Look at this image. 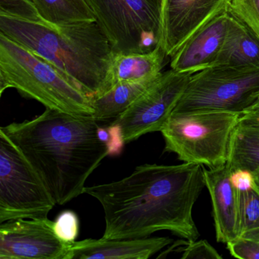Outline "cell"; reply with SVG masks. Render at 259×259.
I'll list each match as a JSON object with an SVG mask.
<instances>
[{
    "mask_svg": "<svg viewBox=\"0 0 259 259\" xmlns=\"http://www.w3.org/2000/svg\"><path fill=\"white\" fill-rule=\"evenodd\" d=\"M205 186L201 165L146 163L119 181L85 187L84 193L104 209V239H139L166 230L190 242L199 237L192 209Z\"/></svg>",
    "mask_w": 259,
    "mask_h": 259,
    "instance_id": "6da1fadb",
    "label": "cell"
},
{
    "mask_svg": "<svg viewBox=\"0 0 259 259\" xmlns=\"http://www.w3.org/2000/svg\"><path fill=\"white\" fill-rule=\"evenodd\" d=\"M92 116H74L46 108L32 120L1 127L48 188L63 205L84 193L91 174L109 156Z\"/></svg>",
    "mask_w": 259,
    "mask_h": 259,
    "instance_id": "7a4b0ae2",
    "label": "cell"
},
{
    "mask_svg": "<svg viewBox=\"0 0 259 259\" xmlns=\"http://www.w3.org/2000/svg\"><path fill=\"white\" fill-rule=\"evenodd\" d=\"M0 33L40 56L91 98L111 89L113 51L96 21L54 25L0 15Z\"/></svg>",
    "mask_w": 259,
    "mask_h": 259,
    "instance_id": "3957f363",
    "label": "cell"
},
{
    "mask_svg": "<svg viewBox=\"0 0 259 259\" xmlns=\"http://www.w3.org/2000/svg\"><path fill=\"white\" fill-rule=\"evenodd\" d=\"M10 88L46 108L74 116L94 113L91 97L40 56L0 33V94Z\"/></svg>",
    "mask_w": 259,
    "mask_h": 259,
    "instance_id": "277c9868",
    "label": "cell"
},
{
    "mask_svg": "<svg viewBox=\"0 0 259 259\" xmlns=\"http://www.w3.org/2000/svg\"><path fill=\"white\" fill-rule=\"evenodd\" d=\"M240 117L226 111L172 112L160 132L165 151L175 153L184 163L210 169L223 166Z\"/></svg>",
    "mask_w": 259,
    "mask_h": 259,
    "instance_id": "5b68a950",
    "label": "cell"
},
{
    "mask_svg": "<svg viewBox=\"0 0 259 259\" xmlns=\"http://www.w3.org/2000/svg\"><path fill=\"white\" fill-rule=\"evenodd\" d=\"M259 96V67L210 66L191 75L172 112L226 111L242 116Z\"/></svg>",
    "mask_w": 259,
    "mask_h": 259,
    "instance_id": "8992f818",
    "label": "cell"
},
{
    "mask_svg": "<svg viewBox=\"0 0 259 259\" xmlns=\"http://www.w3.org/2000/svg\"><path fill=\"white\" fill-rule=\"evenodd\" d=\"M113 53L144 54L158 46L162 0H84Z\"/></svg>",
    "mask_w": 259,
    "mask_h": 259,
    "instance_id": "52a82bcc",
    "label": "cell"
},
{
    "mask_svg": "<svg viewBox=\"0 0 259 259\" xmlns=\"http://www.w3.org/2000/svg\"><path fill=\"white\" fill-rule=\"evenodd\" d=\"M56 204L35 169L0 131V223L48 218Z\"/></svg>",
    "mask_w": 259,
    "mask_h": 259,
    "instance_id": "ba28073f",
    "label": "cell"
},
{
    "mask_svg": "<svg viewBox=\"0 0 259 259\" xmlns=\"http://www.w3.org/2000/svg\"><path fill=\"white\" fill-rule=\"evenodd\" d=\"M192 75L172 69L163 72L126 111L111 121L120 127L125 143L148 133L161 132Z\"/></svg>",
    "mask_w": 259,
    "mask_h": 259,
    "instance_id": "9c48e42d",
    "label": "cell"
},
{
    "mask_svg": "<svg viewBox=\"0 0 259 259\" xmlns=\"http://www.w3.org/2000/svg\"><path fill=\"white\" fill-rule=\"evenodd\" d=\"M71 245L57 236L48 218L0 224V259H67Z\"/></svg>",
    "mask_w": 259,
    "mask_h": 259,
    "instance_id": "30bf717a",
    "label": "cell"
},
{
    "mask_svg": "<svg viewBox=\"0 0 259 259\" xmlns=\"http://www.w3.org/2000/svg\"><path fill=\"white\" fill-rule=\"evenodd\" d=\"M229 0H162L161 29L158 46L166 57L203 25L227 8Z\"/></svg>",
    "mask_w": 259,
    "mask_h": 259,
    "instance_id": "8fae6325",
    "label": "cell"
},
{
    "mask_svg": "<svg viewBox=\"0 0 259 259\" xmlns=\"http://www.w3.org/2000/svg\"><path fill=\"white\" fill-rule=\"evenodd\" d=\"M227 8L220 12L170 57V68L178 72L195 73L213 66L227 34Z\"/></svg>",
    "mask_w": 259,
    "mask_h": 259,
    "instance_id": "7c38bea8",
    "label": "cell"
},
{
    "mask_svg": "<svg viewBox=\"0 0 259 259\" xmlns=\"http://www.w3.org/2000/svg\"><path fill=\"white\" fill-rule=\"evenodd\" d=\"M172 242L168 237L87 239L72 243L67 259H148Z\"/></svg>",
    "mask_w": 259,
    "mask_h": 259,
    "instance_id": "4fadbf2b",
    "label": "cell"
},
{
    "mask_svg": "<svg viewBox=\"0 0 259 259\" xmlns=\"http://www.w3.org/2000/svg\"><path fill=\"white\" fill-rule=\"evenodd\" d=\"M203 169L206 187L211 197L217 239L227 244L239 236L237 192L232 184L227 163Z\"/></svg>",
    "mask_w": 259,
    "mask_h": 259,
    "instance_id": "5bb4252c",
    "label": "cell"
},
{
    "mask_svg": "<svg viewBox=\"0 0 259 259\" xmlns=\"http://www.w3.org/2000/svg\"><path fill=\"white\" fill-rule=\"evenodd\" d=\"M166 57L160 46L144 54L113 53L109 73L110 87L112 89L120 81L157 80L163 74L162 69Z\"/></svg>",
    "mask_w": 259,
    "mask_h": 259,
    "instance_id": "9a60e30c",
    "label": "cell"
},
{
    "mask_svg": "<svg viewBox=\"0 0 259 259\" xmlns=\"http://www.w3.org/2000/svg\"><path fill=\"white\" fill-rule=\"evenodd\" d=\"M212 66L259 67V39L230 15L225 39Z\"/></svg>",
    "mask_w": 259,
    "mask_h": 259,
    "instance_id": "2e32d148",
    "label": "cell"
},
{
    "mask_svg": "<svg viewBox=\"0 0 259 259\" xmlns=\"http://www.w3.org/2000/svg\"><path fill=\"white\" fill-rule=\"evenodd\" d=\"M227 165L230 170L259 172V121L241 116L232 136Z\"/></svg>",
    "mask_w": 259,
    "mask_h": 259,
    "instance_id": "e0dca14e",
    "label": "cell"
},
{
    "mask_svg": "<svg viewBox=\"0 0 259 259\" xmlns=\"http://www.w3.org/2000/svg\"><path fill=\"white\" fill-rule=\"evenodd\" d=\"M154 81H120L101 96L92 98L94 113L98 122H111L119 118Z\"/></svg>",
    "mask_w": 259,
    "mask_h": 259,
    "instance_id": "ac0fdd59",
    "label": "cell"
},
{
    "mask_svg": "<svg viewBox=\"0 0 259 259\" xmlns=\"http://www.w3.org/2000/svg\"><path fill=\"white\" fill-rule=\"evenodd\" d=\"M44 20L54 25L96 21L84 0H32Z\"/></svg>",
    "mask_w": 259,
    "mask_h": 259,
    "instance_id": "d6986e66",
    "label": "cell"
},
{
    "mask_svg": "<svg viewBox=\"0 0 259 259\" xmlns=\"http://www.w3.org/2000/svg\"><path fill=\"white\" fill-rule=\"evenodd\" d=\"M239 236L259 230V190L237 191Z\"/></svg>",
    "mask_w": 259,
    "mask_h": 259,
    "instance_id": "ffe728a7",
    "label": "cell"
},
{
    "mask_svg": "<svg viewBox=\"0 0 259 259\" xmlns=\"http://www.w3.org/2000/svg\"><path fill=\"white\" fill-rule=\"evenodd\" d=\"M227 13L259 39V0H229Z\"/></svg>",
    "mask_w": 259,
    "mask_h": 259,
    "instance_id": "44dd1931",
    "label": "cell"
},
{
    "mask_svg": "<svg viewBox=\"0 0 259 259\" xmlns=\"http://www.w3.org/2000/svg\"><path fill=\"white\" fill-rule=\"evenodd\" d=\"M0 15L29 22H45L32 0H0Z\"/></svg>",
    "mask_w": 259,
    "mask_h": 259,
    "instance_id": "7402d4cb",
    "label": "cell"
},
{
    "mask_svg": "<svg viewBox=\"0 0 259 259\" xmlns=\"http://www.w3.org/2000/svg\"><path fill=\"white\" fill-rule=\"evenodd\" d=\"M54 230L57 236L67 243H73L79 232V219L72 210L62 212L54 221Z\"/></svg>",
    "mask_w": 259,
    "mask_h": 259,
    "instance_id": "603a6c76",
    "label": "cell"
},
{
    "mask_svg": "<svg viewBox=\"0 0 259 259\" xmlns=\"http://www.w3.org/2000/svg\"><path fill=\"white\" fill-rule=\"evenodd\" d=\"M233 257L241 259H259V237L238 236L227 243Z\"/></svg>",
    "mask_w": 259,
    "mask_h": 259,
    "instance_id": "cb8c5ba5",
    "label": "cell"
},
{
    "mask_svg": "<svg viewBox=\"0 0 259 259\" xmlns=\"http://www.w3.org/2000/svg\"><path fill=\"white\" fill-rule=\"evenodd\" d=\"M98 137L108 148L109 155H119L123 148L124 141L120 127L113 122H108L106 126L99 125L98 130Z\"/></svg>",
    "mask_w": 259,
    "mask_h": 259,
    "instance_id": "d4e9b609",
    "label": "cell"
},
{
    "mask_svg": "<svg viewBox=\"0 0 259 259\" xmlns=\"http://www.w3.org/2000/svg\"><path fill=\"white\" fill-rule=\"evenodd\" d=\"M182 258L221 259L222 256L206 240L188 242L183 249Z\"/></svg>",
    "mask_w": 259,
    "mask_h": 259,
    "instance_id": "484cf974",
    "label": "cell"
},
{
    "mask_svg": "<svg viewBox=\"0 0 259 259\" xmlns=\"http://www.w3.org/2000/svg\"><path fill=\"white\" fill-rule=\"evenodd\" d=\"M230 180L237 191H247L256 188L254 175L247 169H232L230 170Z\"/></svg>",
    "mask_w": 259,
    "mask_h": 259,
    "instance_id": "4316f807",
    "label": "cell"
},
{
    "mask_svg": "<svg viewBox=\"0 0 259 259\" xmlns=\"http://www.w3.org/2000/svg\"><path fill=\"white\" fill-rule=\"evenodd\" d=\"M242 116H245V117L251 118V119H254V120L259 121V96L255 103L247 111H245V113L242 115Z\"/></svg>",
    "mask_w": 259,
    "mask_h": 259,
    "instance_id": "83f0119b",
    "label": "cell"
},
{
    "mask_svg": "<svg viewBox=\"0 0 259 259\" xmlns=\"http://www.w3.org/2000/svg\"><path fill=\"white\" fill-rule=\"evenodd\" d=\"M253 175H254V181H255L256 185H257V189H258L259 190V172H254V174H253Z\"/></svg>",
    "mask_w": 259,
    "mask_h": 259,
    "instance_id": "f1b7e54d",
    "label": "cell"
}]
</instances>
